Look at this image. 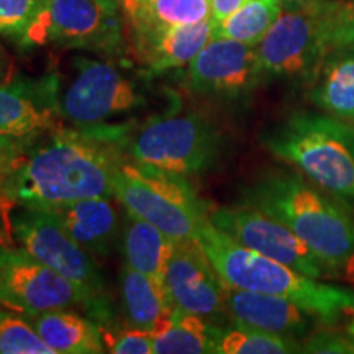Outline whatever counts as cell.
Returning <instances> with one entry per match:
<instances>
[{"label": "cell", "instance_id": "d4e9b609", "mask_svg": "<svg viewBox=\"0 0 354 354\" xmlns=\"http://www.w3.org/2000/svg\"><path fill=\"white\" fill-rule=\"evenodd\" d=\"M282 13V0H246L233 15L212 28V39H234L258 46Z\"/></svg>", "mask_w": 354, "mask_h": 354}, {"label": "cell", "instance_id": "7c38bea8", "mask_svg": "<svg viewBox=\"0 0 354 354\" xmlns=\"http://www.w3.org/2000/svg\"><path fill=\"white\" fill-rule=\"evenodd\" d=\"M212 225L232 240L313 279L336 277L335 272L284 223L254 207L240 203L209 212Z\"/></svg>", "mask_w": 354, "mask_h": 354}, {"label": "cell", "instance_id": "6da1fadb", "mask_svg": "<svg viewBox=\"0 0 354 354\" xmlns=\"http://www.w3.org/2000/svg\"><path fill=\"white\" fill-rule=\"evenodd\" d=\"M118 158L105 146L104 136L53 128L24 154L3 197L33 209H53L92 197L113 198Z\"/></svg>", "mask_w": 354, "mask_h": 354}, {"label": "cell", "instance_id": "ffe728a7", "mask_svg": "<svg viewBox=\"0 0 354 354\" xmlns=\"http://www.w3.org/2000/svg\"><path fill=\"white\" fill-rule=\"evenodd\" d=\"M308 99L325 113L354 123V46L333 53L310 79Z\"/></svg>", "mask_w": 354, "mask_h": 354}, {"label": "cell", "instance_id": "ac0fdd59", "mask_svg": "<svg viewBox=\"0 0 354 354\" xmlns=\"http://www.w3.org/2000/svg\"><path fill=\"white\" fill-rule=\"evenodd\" d=\"M55 354H99L105 351L102 328L68 308L25 315Z\"/></svg>", "mask_w": 354, "mask_h": 354}, {"label": "cell", "instance_id": "d6986e66", "mask_svg": "<svg viewBox=\"0 0 354 354\" xmlns=\"http://www.w3.org/2000/svg\"><path fill=\"white\" fill-rule=\"evenodd\" d=\"M221 331L207 318L171 308L151 331L154 354L218 353Z\"/></svg>", "mask_w": 354, "mask_h": 354}, {"label": "cell", "instance_id": "f546056e", "mask_svg": "<svg viewBox=\"0 0 354 354\" xmlns=\"http://www.w3.org/2000/svg\"><path fill=\"white\" fill-rule=\"evenodd\" d=\"M32 145L33 138H20L0 133V196L6 194L8 180Z\"/></svg>", "mask_w": 354, "mask_h": 354}, {"label": "cell", "instance_id": "8992f818", "mask_svg": "<svg viewBox=\"0 0 354 354\" xmlns=\"http://www.w3.org/2000/svg\"><path fill=\"white\" fill-rule=\"evenodd\" d=\"M51 100L71 125L107 138L104 130L115 133L112 122L148 110L161 99L112 63L76 57L74 76L64 87L53 77Z\"/></svg>", "mask_w": 354, "mask_h": 354}, {"label": "cell", "instance_id": "d590c367", "mask_svg": "<svg viewBox=\"0 0 354 354\" xmlns=\"http://www.w3.org/2000/svg\"><path fill=\"white\" fill-rule=\"evenodd\" d=\"M120 2H143V0H120Z\"/></svg>", "mask_w": 354, "mask_h": 354}, {"label": "cell", "instance_id": "836d02e7", "mask_svg": "<svg viewBox=\"0 0 354 354\" xmlns=\"http://www.w3.org/2000/svg\"><path fill=\"white\" fill-rule=\"evenodd\" d=\"M348 333L353 336L354 338V315H353V318H351V322H349V325H348Z\"/></svg>", "mask_w": 354, "mask_h": 354}, {"label": "cell", "instance_id": "1f68e13d", "mask_svg": "<svg viewBox=\"0 0 354 354\" xmlns=\"http://www.w3.org/2000/svg\"><path fill=\"white\" fill-rule=\"evenodd\" d=\"M246 0H212V24L216 25L240 8Z\"/></svg>", "mask_w": 354, "mask_h": 354}, {"label": "cell", "instance_id": "277c9868", "mask_svg": "<svg viewBox=\"0 0 354 354\" xmlns=\"http://www.w3.org/2000/svg\"><path fill=\"white\" fill-rule=\"evenodd\" d=\"M354 46V0H318L281 13L256 46L261 77L312 79L333 53Z\"/></svg>", "mask_w": 354, "mask_h": 354}, {"label": "cell", "instance_id": "44dd1931", "mask_svg": "<svg viewBox=\"0 0 354 354\" xmlns=\"http://www.w3.org/2000/svg\"><path fill=\"white\" fill-rule=\"evenodd\" d=\"M131 38L138 39L172 26L210 20L212 0H143L120 2Z\"/></svg>", "mask_w": 354, "mask_h": 354}, {"label": "cell", "instance_id": "e0dca14e", "mask_svg": "<svg viewBox=\"0 0 354 354\" xmlns=\"http://www.w3.org/2000/svg\"><path fill=\"white\" fill-rule=\"evenodd\" d=\"M50 210L57 221L88 254L109 253L118 230V214L112 197L84 198Z\"/></svg>", "mask_w": 354, "mask_h": 354}, {"label": "cell", "instance_id": "3957f363", "mask_svg": "<svg viewBox=\"0 0 354 354\" xmlns=\"http://www.w3.org/2000/svg\"><path fill=\"white\" fill-rule=\"evenodd\" d=\"M196 243L228 287L289 299L326 328L354 315V290L326 284L256 253L220 232L209 218L198 230Z\"/></svg>", "mask_w": 354, "mask_h": 354}, {"label": "cell", "instance_id": "83f0119b", "mask_svg": "<svg viewBox=\"0 0 354 354\" xmlns=\"http://www.w3.org/2000/svg\"><path fill=\"white\" fill-rule=\"evenodd\" d=\"M44 0H0V37L25 43Z\"/></svg>", "mask_w": 354, "mask_h": 354}, {"label": "cell", "instance_id": "ba28073f", "mask_svg": "<svg viewBox=\"0 0 354 354\" xmlns=\"http://www.w3.org/2000/svg\"><path fill=\"white\" fill-rule=\"evenodd\" d=\"M220 153L218 130L198 113L156 115L127 143L131 161L183 177L209 171Z\"/></svg>", "mask_w": 354, "mask_h": 354}, {"label": "cell", "instance_id": "8fae6325", "mask_svg": "<svg viewBox=\"0 0 354 354\" xmlns=\"http://www.w3.org/2000/svg\"><path fill=\"white\" fill-rule=\"evenodd\" d=\"M0 305L25 315L82 307L91 302L76 284L25 251L0 246Z\"/></svg>", "mask_w": 354, "mask_h": 354}, {"label": "cell", "instance_id": "603a6c76", "mask_svg": "<svg viewBox=\"0 0 354 354\" xmlns=\"http://www.w3.org/2000/svg\"><path fill=\"white\" fill-rule=\"evenodd\" d=\"M120 294L128 326L153 331L172 305L165 282L125 264L120 274Z\"/></svg>", "mask_w": 354, "mask_h": 354}, {"label": "cell", "instance_id": "30bf717a", "mask_svg": "<svg viewBox=\"0 0 354 354\" xmlns=\"http://www.w3.org/2000/svg\"><path fill=\"white\" fill-rule=\"evenodd\" d=\"M120 0H44L24 44H56L102 55L123 46Z\"/></svg>", "mask_w": 354, "mask_h": 354}, {"label": "cell", "instance_id": "9a60e30c", "mask_svg": "<svg viewBox=\"0 0 354 354\" xmlns=\"http://www.w3.org/2000/svg\"><path fill=\"white\" fill-rule=\"evenodd\" d=\"M227 317L233 325L251 326L289 338L308 335L318 323L315 317L289 299L228 286Z\"/></svg>", "mask_w": 354, "mask_h": 354}, {"label": "cell", "instance_id": "f1b7e54d", "mask_svg": "<svg viewBox=\"0 0 354 354\" xmlns=\"http://www.w3.org/2000/svg\"><path fill=\"white\" fill-rule=\"evenodd\" d=\"M104 336L105 351L113 354H154L153 335L151 331L133 328L128 326L127 330L117 335H110L109 331L102 328Z\"/></svg>", "mask_w": 354, "mask_h": 354}, {"label": "cell", "instance_id": "2e32d148", "mask_svg": "<svg viewBox=\"0 0 354 354\" xmlns=\"http://www.w3.org/2000/svg\"><path fill=\"white\" fill-rule=\"evenodd\" d=\"M212 20L172 26L159 33L133 39V46L149 74H162L187 66L212 39Z\"/></svg>", "mask_w": 354, "mask_h": 354}, {"label": "cell", "instance_id": "9c48e42d", "mask_svg": "<svg viewBox=\"0 0 354 354\" xmlns=\"http://www.w3.org/2000/svg\"><path fill=\"white\" fill-rule=\"evenodd\" d=\"M12 233L20 248L69 279L91 302V315L110 323L112 310L105 297V286L94 259L77 245L50 210L24 207L12 216Z\"/></svg>", "mask_w": 354, "mask_h": 354}, {"label": "cell", "instance_id": "5bb4252c", "mask_svg": "<svg viewBox=\"0 0 354 354\" xmlns=\"http://www.w3.org/2000/svg\"><path fill=\"white\" fill-rule=\"evenodd\" d=\"M165 286L172 308L207 320L227 315V284L196 241H174Z\"/></svg>", "mask_w": 354, "mask_h": 354}, {"label": "cell", "instance_id": "484cf974", "mask_svg": "<svg viewBox=\"0 0 354 354\" xmlns=\"http://www.w3.org/2000/svg\"><path fill=\"white\" fill-rule=\"evenodd\" d=\"M302 353V343L289 336L269 333L251 326L234 325L223 328L218 354H286Z\"/></svg>", "mask_w": 354, "mask_h": 354}, {"label": "cell", "instance_id": "d6a6232c", "mask_svg": "<svg viewBox=\"0 0 354 354\" xmlns=\"http://www.w3.org/2000/svg\"><path fill=\"white\" fill-rule=\"evenodd\" d=\"M313 2H318V0H282V8L284 10H297V8L310 6Z\"/></svg>", "mask_w": 354, "mask_h": 354}, {"label": "cell", "instance_id": "cb8c5ba5", "mask_svg": "<svg viewBox=\"0 0 354 354\" xmlns=\"http://www.w3.org/2000/svg\"><path fill=\"white\" fill-rule=\"evenodd\" d=\"M172 248L174 240H171L165 232L127 212L123 225V254L128 266L165 282Z\"/></svg>", "mask_w": 354, "mask_h": 354}, {"label": "cell", "instance_id": "4316f807", "mask_svg": "<svg viewBox=\"0 0 354 354\" xmlns=\"http://www.w3.org/2000/svg\"><path fill=\"white\" fill-rule=\"evenodd\" d=\"M0 354H55L26 318L10 315L0 322Z\"/></svg>", "mask_w": 354, "mask_h": 354}, {"label": "cell", "instance_id": "e575fe53", "mask_svg": "<svg viewBox=\"0 0 354 354\" xmlns=\"http://www.w3.org/2000/svg\"><path fill=\"white\" fill-rule=\"evenodd\" d=\"M6 313H7V312H3V310H0V322H2V318L6 317Z\"/></svg>", "mask_w": 354, "mask_h": 354}, {"label": "cell", "instance_id": "7a4b0ae2", "mask_svg": "<svg viewBox=\"0 0 354 354\" xmlns=\"http://www.w3.org/2000/svg\"><path fill=\"white\" fill-rule=\"evenodd\" d=\"M243 203L284 223L336 277L354 264V212L300 172L263 174L243 192Z\"/></svg>", "mask_w": 354, "mask_h": 354}, {"label": "cell", "instance_id": "5b68a950", "mask_svg": "<svg viewBox=\"0 0 354 354\" xmlns=\"http://www.w3.org/2000/svg\"><path fill=\"white\" fill-rule=\"evenodd\" d=\"M269 153L354 212V123L300 110L266 131Z\"/></svg>", "mask_w": 354, "mask_h": 354}, {"label": "cell", "instance_id": "52a82bcc", "mask_svg": "<svg viewBox=\"0 0 354 354\" xmlns=\"http://www.w3.org/2000/svg\"><path fill=\"white\" fill-rule=\"evenodd\" d=\"M113 196L128 214L140 216L174 241H196L209 218L205 203L185 177L118 158Z\"/></svg>", "mask_w": 354, "mask_h": 354}, {"label": "cell", "instance_id": "4dcf8cb0", "mask_svg": "<svg viewBox=\"0 0 354 354\" xmlns=\"http://www.w3.org/2000/svg\"><path fill=\"white\" fill-rule=\"evenodd\" d=\"M302 353L315 354H354V338L333 330L310 333L302 343Z\"/></svg>", "mask_w": 354, "mask_h": 354}, {"label": "cell", "instance_id": "7402d4cb", "mask_svg": "<svg viewBox=\"0 0 354 354\" xmlns=\"http://www.w3.org/2000/svg\"><path fill=\"white\" fill-rule=\"evenodd\" d=\"M56 125L51 102L37 99L28 87L0 86V133L20 138H38Z\"/></svg>", "mask_w": 354, "mask_h": 354}, {"label": "cell", "instance_id": "4fadbf2b", "mask_svg": "<svg viewBox=\"0 0 354 354\" xmlns=\"http://www.w3.org/2000/svg\"><path fill=\"white\" fill-rule=\"evenodd\" d=\"M256 46L234 39H210L187 64L184 84L201 95L236 99L261 82Z\"/></svg>", "mask_w": 354, "mask_h": 354}]
</instances>
